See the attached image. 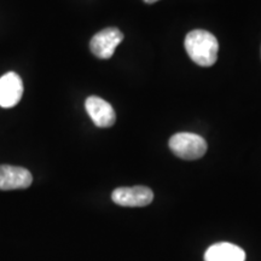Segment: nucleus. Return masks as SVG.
Wrapping results in <instances>:
<instances>
[{"instance_id":"obj_1","label":"nucleus","mask_w":261,"mask_h":261,"mask_svg":"<svg viewBox=\"0 0 261 261\" xmlns=\"http://www.w3.org/2000/svg\"><path fill=\"white\" fill-rule=\"evenodd\" d=\"M185 50L189 57L201 67H211L218 60V44L217 38L207 31H192L185 38Z\"/></svg>"},{"instance_id":"obj_2","label":"nucleus","mask_w":261,"mask_h":261,"mask_svg":"<svg viewBox=\"0 0 261 261\" xmlns=\"http://www.w3.org/2000/svg\"><path fill=\"white\" fill-rule=\"evenodd\" d=\"M169 148L173 154L182 160H197L207 151V143L195 133H177L169 139Z\"/></svg>"},{"instance_id":"obj_3","label":"nucleus","mask_w":261,"mask_h":261,"mask_svg":"<svg viewBox=\"0 0 261 261\" xmlns=\"http://www.w3.org/2000/svg\"><path fill=\"white\" fill-rule=\"evenodd\" d=\"M123 40V34L119 28L109 27L97 33L90 41V48L98 58L108 60L114 55L116 47Z\"/></svg>"},{"instance_id":"obj_4","label":"nucleus","mask_w":261,"mask_h":261,"mask_svg":"<svg viewBox=\"0 0 261 261\" xmlns=\"http://www.w3.org/2000/svg\"><path fill=\"white\" fill-rule=\"evenodd\" d=\"M112 198L122 207H145L154 200V192L146 187L119 188L114 190Z\"/></svg>"},{"instance_id":"obj_5","label":"nucleus","mask_w":261,"mask_h":261,"mask_svg":"<svg viewBox=\"0 0 261 261\" xmlns=\"http://www.w3.org/2000/svg\"><path fill=\"white\" fill-rule=\"evenodd\" d=\"M23 94V83L18 74L10 71L0 77V107L12 108Z\"/></svg>"},{"instance_id":"obj_6","label":"nucleus","mask_w":261,"mask_h":261,"mask_svg":"<svg viewBox=\"0 0 261 261\" xmlns=\"http://www.w3.org/2000/svg\"><path fill=\"white\" fill-rule=\"evenodd\" d=\"M33 177L28 169L16 166H0V190L27 189L32 185Z\"/></svg>"},{"instance_id":"obj_7","label":"nucleus","mask_w":261,"mask_h":261,"mask_svg":"<svg viewBox=\"0 0 261 261\" xmlns=\"http://www.w3.org/2000/svg\"><path fill=\"white\" fill-rule=\"evenodd\" d=\"M85 108L94 125L98 127H112L116 121L114 108L107 100L97 96H91L85 102Z\"/></svg>"},{"instance_id":"obj_8","label":"nucleus","mask_w":261,"mask_h":261,"mask_svg":"<svg viewBox=\"0 0 261 261\" xmlns=\"http://www.w3.org/2000/svg\"><path fill=\"white\" fill-rule=\"evenodd\" d=\"M204 261H246V253L236 244L220 242L205 250Z\"/></svg>"},{"instance_id":"obj_9","label":"nucleus","mask_w":261,"mask_h":261,"mask_svg":"<svg viewBox=\"0 0 261 261\" xmlns=\"http://www.w3.org/2000/svg\"><path fill=\"white\" fill-rule=\"evenodd\" d=\"M144 2L146 3V4H154V3L159 2V0H144Z\"/></svg>"}]
</instances>
